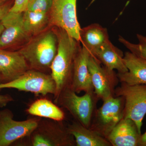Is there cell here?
<instances>
[{"label":"cell","instance_id":"ac0fdd59","mask_svg":"<svg viewBox=\"0 0 146 146\" xmlns=\"http://www.w3.org/2000/svg\"><path fill=\"white\" fill-rule=\"evenodd\" d=\"M92 55L108 70H116L119 73H125L128 71L124 62L122 51L112 44L110 41Z\"/></svg>","mask_w":146,"mask_h":146},{"label":"cell","instance_id":"484cf974","mask_svg":"<svg viewBox=\"0 0 146 146\" xmlns=\"http://www.w3.org/2000/svg\"><path fill=\"white\" fill-rule=\"evenodd\" d=\"M140 146H146V131L144 134H141Z\"/></svg>","mask_w":146,"mask_h":146},{"label":"cell","instance_id":"7c38bea8","mask_svg":"<svg viewBox=\"0 0 146 146\" xmlns=\"http://www.w3.org/2000/svg\"><path fill=\"white\" fill-rule=\"evenodd\" d=\"M91 55L89 51L82 46L76 56L70 88L77 94L82 91L89 94L94 93L88 67V61Z\"/></svg>","mask_w":146,"mask_h":146},{"label":"cell","instance_id":"ffe728a7","mask_svg":"<svg viewBox=\"0 0 146 146\" xmlns=\"http://www.w3.org/2000/svg\"><path fill=\"white\" fill-rule=\"evenodd\" d=\"M23 20L25 30L31 38L51 27L49 13L25 10L23 13Z\"/></svg>","mask_w":146,"mask_h":146},{"label":"cell","instance_id":"8fae6325","mask_svg":"<svg viewBox=\"0 0 146 146\" xmlns=\"http://www.w3.org/2000/svg\"><path fill=\"white\" fill-rule=\"evenodd\" d=\"M1 23L4 29L0 35V49H4L21 44L24 45L31 39L24 28L23 13L9 11Z\"/></svg>","mask_w":146,"mask_h":146},{"label":"cell","instance_id":"f1b7e54d","mask_svg":"<svg viewBox=\"0 0 146 146\" xmlns=\"http://www.w3.org/2000/svg\"><path fill=\"white\" fill-rule=\"evenodd\" d=\"M2 81V79L1 77V76H0V83H1V82Z\"/></svg>","mask_w":146,"mask_h":146},{"label":"cell","instance_id":"83f0119b","mask_svg":"<svg viewBox=\"0 0 146 146\" xmlns=\"http://www.w3.org/2000/svg\"><path fill=\"white\" fill-rule=\"evenodd\" d=\"M4 29V27L2 24L1 22V23H0V35L2 33Z\"/></svg>","mask_w":146,"mask_h":146},{"label":"cell","instance_id":"5bb4252c","mask_svg":"<svg viewBox=\"0 0 146 146\" xmlns=\"http://www.w3.org/2000/svg\"><path fill=\"white\" fill-rule=\"evenodd\" d=\"M141 134L133 121L123 118L106 139L112 146H140Z\"/></svg>","mask_w":146,"mask_h":146},{"label":"cell","instance_id":"9c48e42d","mask_svg":"<svg viewBox=\"0 0 146 146\" xmlns=\"http://www.w3.org/2000/svg\"><path fill=\"white\" fill-rule=\"evenodd\" d=\"M77 0H52L49 13L51 28L63 29L70 36L80 42L81 27L76 12Z\"/></svg>","mask_w":146,"mask_h":146},{"label":"cell","instance_id":"d6986e66","mask_svg":"<svg viewBox=\"0 0 146 146\" xmlns=\"http://www.w3.org/2000/svg\"><path fill=\"white\" fill-rule=\"evenodd\" d=\"M26 112L35 117L54 121H61L65 119V114L62 109L46 98L39 99L33 102Z\"/></svg>","mask_w":146,"mask_h":146},{"label":"cell","instance_id":"7402d4cb","mask_svg":"<svg viewBox=\"0 0 146 146\" xmlns=\"http://www.w3.org/2000/svg\"><path fill=\"white\" fill-rule=\"evenodd\" d=\"M52 0H29L26 10L49 13Z\"/></svg>","mask_w":146,"mask_h":146},{"label":"cell","instance_id":"3957f363","mask_svg":"<svg viewBox=\"0 0 146 146\" xmlns=\"http://www.w3.org/2000/svg\"><path fill=\"white\" fill-rule=\"evenodd\" d=\"M35 129L26 139L27 146H76L74 136L62 121L42 119Z\"/></svg>","mask_w":146,"mask_h":146},{"label":"cell","instance_id":"cb8c5ba5","mask_svg":"<svg viewBox=\"0 0 146 146\" xmlns=\"http://www.w3.org/2000/svg\"><path fill=\"white\" fill-rule=\"evenodd\" d=\"M13 2L11 0L6 3L2 6L0 7V23L1 22L3 18L10 11L11 7L13 5Z\"/></svg>","mask_w":146,"mask_h":146},{"label":"cell","instance_id":"30bf717a","mask_svg":"<svg viewBox=\"0 0 146 146\" xmlns=\"http://www.w3.org/2000/svg\"><path fill=\"white\" fill-rule=\"evenodd\" d=\"M92 55L89 57L88 67L94 94L98 100L102 101L115 97V90L119 82L114 70H108Z\"/></svg>","mask_w":146,"mask_h":146},{"label":"cell","instance_id":"d4e9b609","mask_svg":"<svg viewBox=\"0 0 146 146\" xmlns=\"http://www.w3.org/2000/svg\"><path fill=\"white\" fill-rule=\"evenodd\" d=\"M13 99L9 95L0 94V107H4L10 102L13 101Z\"/></svg>","mask_w":146,"mask_h":146},{"label":"cell","instance_id":"2e32d148","mask_svg":"<svg viewBox=\"0 0 146 146\" xmlns=\"http://www.w3.org/2000/svg\"><path fill=\"white\" fill-rule=\"evenodd\" d=\"M77 146H112L106 138L75 121L67 126Z\"/></svg>","mask_w":146,"mask_h":146},{"label":"cell","instance_id":"4316f807","mask_svg":"<svg viewBox=\"0 0 146 146\" xmlns=\"http://www.w3.org/2000/svg\"><path fill=\"white\" fill-rule=\"evenodd\" d=\"M11 0H0V7L2 6Z\"/></svg>","mask_w":146,"mask_h":146},{"label":"cell","instance_id":"ba28073f","mask_svg":"<svg viewBox=\"0 0 146 146\" xmlns=\"http://www.w3.org/2000/svg\"><path fill=\"white\" fill-rule=\"evenodd\" d=\"M41 118L35 117L24 121H16L10 110L6 109L0 111V146H9L28 137Z\"/></svg>","mask_w":146,"mask_h":146},{"label":"cell","instance_id":"44dd1931","mask_svg":"<svg viewBox=\"0 0 146 146\" xmlns=\"http://www.w3.org/2000/svg\"><path fill=\"white\" fill-rule=\"evenodd\" d=\"M137 37L139 43L136 44L131 43L121 36H119V41L130 52L146 60V36L137 34Z\"/></svg>","mask_w":146,"mask_h":146},{"label":"cell","instance_id":"6da1fadb","mask_svg":"<svg viewBox=\"0 0 146 146\" xmlns=\"http://www.w3.org/2000/svg\"><path fill=\"white\" fill-rule=\"evenodd\" d=\"M57 39L56 54L50 66L51 75L56 85L54 96L55 103L61 92L70 87L76 56L80 46V42L70 36L63 29L51 27Z\"/></svg>","mask_w":146,"mask_h":146},{"label":"cell","instance_id":"603a6c76","mask_svg":"<svg viewBox=\"0 0 146 146\" xmlns=\"http://www.w3.org/2000/svg\"><path fill=\"white\" fill-rule=\"evenodd\" d=\"M29 0H14L9 11L13 13H23L26 10Z\"/></svg>","mask_w":146,"mask_h":146},{"label":"cell","instance_id":"8992f818","mask_svg":"<svg viewBox=\"0 0 146 146\" xmlns=\"http://www.w3.org/2000/svg\"><path fill=\"white\" fill-rule=\"evenodd\" d=\"M103 101L101 107L95 111L89 128L106 138L123 117L125 100L123 97H115Z\"/></svg>","mask_w":146,"mask_h":146},{"label":"cell","instance_id":"9a60e30c","mask_svg":"<svg viewBox=\"0 0 146 146\" xmlns=\"http://www.w3.org/2000/svg\"><path fill=\"white\" fill-rule=\"evenodd\" d=\"M123 60L128 71L117 74L120 82L129 85L146 84V60L129 52L123 56Z\"/></svg>","mask_w":146,"mask_h":146},{"label":"cell","instance_id":"277c9868","mask_svg":"<svg viewBox=\"0 0 146 146\" xmlns=\"http://www.w3.org/2000/svg\"><path fill=\"white\" fill-rule=\"evenodd\" d=\"M98 100L94 93L79 96L69 87L61 92L55 103L67 110L75 121L89 128Z\"/></svg>","mask_w":146,"mask_h":146},{"label":"cell","instance_id":"5b68a950","mask_svg":"<svg viewBox=\"0 0 146 146\" xmlns=\"http://www.w3.org/2000/svg\"><path fill=\"white\" fill-rule=\"evenodd\" d=\"M115 90V97L125 100L123 117L131 119L136 123L139 132L146 114V84L129 85L121 82Z\"/></svg>","mask_w":146,"mask_h":146},{"label":"cell","instance_id":"52a82bcc","mask_svg":"<svg viewBox=\"0 0 146 146\" xmlns=\"http://www.w3.org/2000/svg\"><path fill=\"white\" fill-rule=\"evenodd\" d=\"M12 88L30 92L36 96H54L55 83L51 74L29 69L19 78L9 82L0 83V89Z\"/></svg>","mask_w":146,"mask_h":146},{"label":"cell","instance_id":"7a4b0ae2","mask_svg":"<svg viewBox=\"0 0 146 146\" xmlns=\"http://www.w3.org/2000/svg\"><path fill=\"white\" fill-rule=\"evenodd\" d=\"M57 50V37L51 28L32 37L18 51L30 69L45 73L50 70Z\"/></svg>","mask_w":146,"mask_h":146},{"label":"cell","instance_id":"4fadbf2b","mask_svg":"<svg viewBox=\"0 0 146 146\" xmlns=\"http://www.w3.org/2000/svg\"><path fill=\"white\" fill-rule=\"evenodd\" d=\"M29 69L25 58L19 51L0 49V76L2 81L14 80Z\"/></svg>","mask_w":146,"mask_h":146},{"label":"cell","instance_id":"e0dca14e","mask_svg":"<svg viewBox=\"0 0 146 146\" xmlns=\"http://www.w3.org/2000/svg\"><path fill=\"white\" fill-rule=\"evenodd\" d=\"M80 42L94 54L110 41L107 29L98 24H93L81 28L80 32Z\"/></svg>","mask_w":146,"mask_h":146}]
</instances>
